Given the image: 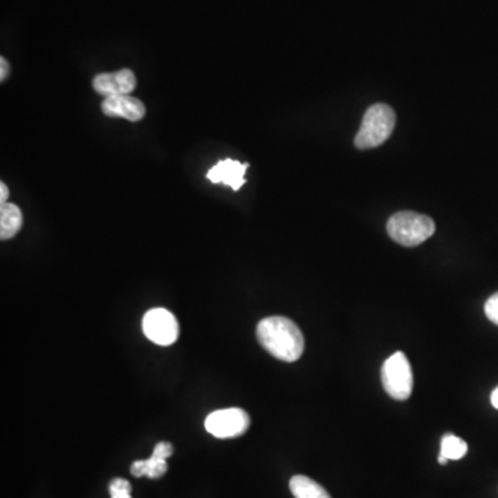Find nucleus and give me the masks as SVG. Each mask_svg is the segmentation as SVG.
Returning <instances> with one entry per match:
<instances>
[{"label": "nucleus", "instance_id": "obj_1", "mask_svg": "<svg viewBox=\"0 0 498 498\" xmlns=\"http://www.w3.org/2000/svg\"><path fill=\"white\" fill-rule=\"evenodd\" d=\"M257 341L265 350L287 363L300 360L305 350V338L294 321L282 316L263 318L257 328Z\"/></svg>", "mask_w": 498, "mask_h": 498}, {"label": "nucleus", "instance_id": "obj_2", "mask_svg": "<svg viewBox=\"0 0 498 498\" xmlns=\"http://www.w3.org/2000/svg\"><path fill=\"white\" fill-rule=\"evenodd\" d=\"M396 125L394 111L386 105H374L364 114L360 131L355 139V146L360 150H370L385 143Z\"/></svg>", "mask_w": 498, "mask_h": 498}, {"label": "nucleus", "instance_id": "obj_3", "mask_svg": "<svg viewBox=\"0 0 498 498\" xmlns=\"http://www.w3.org/2000/svg\"><path fill=\"white\" fill-rule=\"evenodd\" d=\"M431 217L417 212L403 211L394 214L386 224L389 237L403 247H417L431 239L435 232Z\"/></svg>", "mask_w": 498, "mask_h": 498}, {"label": "nucleus", "instance_id": "obj_4", "mask_svg": "<svg viewBox=\"0 0 498 498\" xmlns=\"http://www.w3.org/2000/svg\"><path fill=\"white\" fill-rule=\"evenodd\" d=\"M383 385L386 393L396 401H407L413 393V370L403 351H396L384 363Z\"/></svg>", "mask_w": 498, "mask_h": 498}, {"label": "nucleus", "instance_id": "obj_5", "mask_svg": "<svg viewBox=\"0 0 498 498\" xmlns=\"http://www.w3.org/2000/svg\"><path fill=\"white\" fill-rule=\"evenodd\" d=\"M251 425V418L239 407L216 409L205 419V429L217 439H232L244 435Z\"/></svg>", "mask_w": 498, "mask_h": 498}, {"label": "nucleus", "instance_id": "obj_6", "mask_svg": "<svg viewBox=\"0 0 498 498\" xmlns=\"http://www.w3.org/2000/svg\"><path fill=\"white\" fill-rule=\"evenodd\" d=\"M143 333L156 345H173L179 338L178 318L163 308L148 310L143 317Z\"/></svg>", "mask_w": 498, "mask_h": 498}, {"label": "nucleus", "instance_id": "obj_7", "mask_svg": "<svg viewBox=\"0 0 498 498\" xmlns=\"http://www.w3.org/2000/svg\"><path fill=\"white\" fill-rule=\"evenodd\" d=\"M136 75L133 71L123 68L116 72L96 75L93 80V89L103 97H114V96H128L136 88Z\"/></svg>", "mask_w": 498, "mask_h": 498}, {"label": "nucleus", "instance_id": "obj_8", "mask_svg": "<svg viewBox=\"0 0 498 498\" xmlns=\"http://www.w3.org/2000/svg\"><path fill=\"white\" fill-rule=\"evenodd\" d=\"M173 454V446L168 442H161L154 447L153 456L148 460H139L131 467V474L136 477H148L158 479L168 471L166 460Z\"/></svg>", "mask_w": 498, "mask_h": 498}, {"label": "nucleus", "instance_id": "obj_9", "mask_svg": "<svg viewBox=\"0 0 498 498\" xmlns=\"http://www.w3.org/2000/svg\"><path fill=\"white\" fill-rule=\"evenodd\" d=\"M101 111L111 118H123L131 122H139L146 115L143 103L129 95L105 98L101 103Z\"/></svg>", "mask_w": 498, "mask_h": 498}, {"label": "nucleus", "instance_id": "obj_10", "mask_svg": "<svg viewBox=\"0 0 498 498\" xmlns=\"http://www.w3.org/2000/svg\"><path fill=\"white\" fill-rule=\"evenodd\" d=\"M249 168V164H241L234 159H224L216 165L212 166L207 173V179L215 184H226L234 191H239L245 184V172Z\"/></svg>", "mask_w": 498, "mask_h": 498}, {"label": "nucleus", "instance_id": "obj_11", "mask_svg": "<svg viewBox=\"0 0 498 498\" xmlns=\"http://www.w3.org/2000/svg\"><path fill=\"white\" fill-rule=\"evenodd\" d=\"M22 214L14 204L0 205V239L10 240L16 236L22 227Z\"/></svg>", "mask_w": 498, "mask_h": 498}, {"label": "nucleus", "instance_id": "obj_12", "mask_svg": "<svg viewBox=\"0 0 498 498\" xmlns=\"http://www.w3.org/2000/svg\"><path fill=\"white\" fill-rule=\"evenodd\" d=\"M290 489L295 498H331L325 487L303 475H297L291 479Z\"/></svg>", "mask_w": 498, "mask_h": 498}, {"label": "nucleus", "instance_id": "obj_13", "mask_svg": "<svg viewBox=\"0 0 498 498\" xmlns=\"http://www.w3.org/2000/svg\"><path fill=\"white\" fill-rule=\"evenodd\" d=\"M468 452V444L462 439L457 437L456 435L446 434L442 437L441 456L446 457L447 460L464 459Z\"/></svg>", "mask_w": 498, "mask_h": 498}, {"label": "nucleus", "instance_id": "obj_14", "mask_svg": "<svg viewBox=\"0 0 498 498\" xmlns=\"http://www.w3.org/2000/svg\"><path fill=\"white\" fill-rule=\"evenodd\" d=\"M108 489H110L111 498H131V483L122 477H115L111 480Z\"/></svg>", "mask_w": 498, "mask_h": 498}, {"label": "nucleus", "instance_id": "obj_15", "mask_svg": "<svg viewBox=\"0 0 498 498\" xmlns=\"http://www.w3.org/2000/svg\"><path fill=\"white\" fill-rule=\"evenodd\" d=\"M485 313L493 325H498V292L489 298L485 305Z\"/></svg>", "mask_w": 498, "mask_h": 498}, {"label": "nucleus", "instance_id": "obj_16", "mask_svg": "<svg viewBox=\"0 0 498 498\" xmlns=\"http://www.w3.org/2000/svg\"><path fill=\"white\" fill-rule=\"evenodd\" d=\"M7 75H9V63L6 62V58L0 57V80L4 82Z\"/></svg>", "mask_w": 498, "mask_h": 498}, {"label": "nucleus", "instance_id": "obj_17", "mask_svg": "<svg viewBox=\"0 0 498 498\" xmlns=\"http://www.w3.org/2000/svg\"><path fill=\"white\" fill-rule=\"evenodd\" d=\"M9 198V190L4 183H0V205L6 204V199Z\"/></svg>", "mask_w": 498, "mask_h": 498}, {"label": "nucleus", "instance_id": "obj_18", "mask_svg": "<svg viewBox=\"0 0 498 498\" xmlns=\"http://www.w3.org/2000/svg\"><path fill=\"white\" fill-rule=\"evenodd\" d=\"M490 401H492L493 407L498 409V386L497 388L493 391L492 398H490Z\"/></svg>", "mask_w": 498, "mask_h": 498}, {"label": "nucleus", "instance_id": "obj_19", "mask_svg": "<svg viewBox=\"0 0 498 498\" xmlns=\"http://www.w3.org/2000/svg\"><path fill=\"white\" fill-rule=\"evenodd\" d=\"M437 461H439V464L441 465H446L447 462H449V460H447L446 457L441 456V454H439V457H437Z\"/></svg>", "mask_w": 498, "mask_h": 498}]
</instances>
